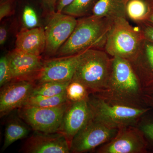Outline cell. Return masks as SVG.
<instances>
[{"mask_svg": "<svg viewBox=\"0 0 153 153\" xmlns=\"http://www.w3.org/2000/svg\"><path fill=\"white\" fill-rule=\"evenodd\" d=\"M46 47L44 29L35 27L21 31L16 36L15 50L41 56Z\"/></svg>", "mask_w": 153, "mask_h": 153, "instance_id": "obj_15", "label": "cell"}, {"mask_svg": "<svg viewBox=\"0 0 153 153\" xmlns=\"http://www.w3.org/2000/svg\"><path fill=\"white\" fill-rule=\"evenodd\" d=\"M71 102L54 108L22 107L19 117L35 131L52 133L59 132L64 114Z\"/></svg>", "mask_w": 153, "mask_h": 153, "instance_id": "obj_7", "label": "cell"}, {"mask_svg": "<svg viewBox=\"0 0 153 153\" xmlns=\"http://www.w3.org/2000/svg\"><path fill=\"white\" fill-rule=\"evenodd\" d=\"M125 2L126 4L127 2L128 1H129V0H123Z\"/></svg>", "mask_w": 153, "mask_h": 153, "instance_id": "obj_35", "label": "cell"}, {"mask_svg": "<svg viewBox=\"0 0 153 153\" xmlns=\"http://www.w3.org/2000/svg\"><path fill=\"white\" fill-rule=\"evenodd\" d=\"M81 53L45 60L36 77L38 83L48 81H71L79 63Z\"/></svg>", "mask_w": 153, "mask_h": 153, "instance_id": "obj_10", "label": "cell"}, {"mask_svg": "<svg viewBox=\"0 0 153 153\" xmlns=\"http://www.w3.org/2000/svg\"><path fill=\"white\" fill-rule=\"evenodd\" d=\"M22 152L26 153H70V143L60 132L47 133L35 131L26 141Z\"/></svg>", "mask_w": 153, "mask_h": 153, "instance_id": "obj_12", "label": "cell"}, {"mask_svg": "<svg viewBox=\"0 0 153 153\" xmlns=\"http://www.w3.org/2000/svg\"><path fill=\"white\" fill-rule=\"evenodd\" d=\"M7 36V31L5 27L1 26L0 27V44L1 46L5 43Z\"/></svg>", "mask_w": 153, "mask_h": 153, "instance_id": "obj_32", "label": "cell"}, {"mask_svg": "<svg viewBox=\"0 0 153 153\" xmlns=\"http://www.w3.org/2000/svg\"><path fill=\"white\" fill-rule=\"evenodd\" d=\"M152 10L148 0H129L126 4L127 18L138 24L146 21Z\"/></svg>", "mask_w": 153, "mask_h": 153, "instance_id": "obj_18", "label": "cell"}, {"mask_svg": "<svg viewBox=\"0 0 153 153\" xmlns=\"http://www.w3.org/2000/svg\"><path fill=\"white\" fill-rule=\"evenodd\" d=\"M70 82L48 81L38 83L34 88L31 96L53 97L60 95L66 92V88Z\"/></svg>", "mask_w": 153, "mask_h": 153, "instance_id": "obj_21", "label": "cell"}, {"mask_svg": "<svg viewBox=\"0 0 153 153\" xmlns=\"http://www.w3.org/2000/svg\"><path fill=\"white\" fill-rule=\"evenodd\" d=\"M9 82L1 88V117L12 111L20 108L32 95L36 84L32 79H16Z\"/></svg>", "mask_w": 153, "mask_h": 153, "instance_id": "obj_11", "label": "cell"}, {"mask_svg": "<svg viewBox=\"0 0 153 153\" xmlns=\"http://www.w3.org/2000/svg\"><path fill=\"white\" fill-rule=\"evenodd\" d=\"M149 3H150L151 6H152V8L153 10V0H148Z\"/></svg>", "mask_w": 153, "mask_h": 153, "instance_id": "obj_34", "label": "cell"}, {"mask_svg": "<svg viewBox=\"0 0 153 153\" xmlns=\"http://www.w3.org/2000/svg\"><path fill=\"white\" fill-rule=\"evenodd\" d=\"M143 87L153 83V44L144 40L140 52L130 61Z\"/></svg>", "mask_w": 153, "mask_h": 153, "instance_id": "obj_16", "label": "cell"}, {"mask_svg": "<svg viewBox=\"0 0 153 153\" xmlns=\"http://www.w3.org/2000/svg\"><path fill=\"white\" fill-rule=\"evenodd\" d=\"M136 126L143 136L149 153H153V109L146 113Z\"/></svg>", "mask_w": 153, "mask_h": 153, "instance_id": "obj_22", "label": "cell"}, {"mask_svg": "<svg viewBox=\"0 0 153 153\" xmlns=\"http://www.w3.org/2000/svg\"><path fill=\"white\" fill-rule=\"evenodd\" d=\"M143 86L129 60L111 57V66L106 89L97 93L109 100L129 105L147 107L143 100ZM148 107V106H147Z\"/></svg>", "mask_w": 153, "mask_h": 153, "instance_id": "obj_1", "label": "cell"}, {"mask_svg": "<svg viewBox=\"0 0 153 153\" xmlns=\"http://www.w3.org/2000/svg\"><path fill=\"white\" fill-rule=\"evenodd\" d=\"M73 0H57L56 12H61L63 8L70 4Z\"/></svg>", "mask_w": 153, "mask_h": 153, "instance_id": "obj_31", "label": "cell"}, {"mask_svg": "<svg viewBox=\"0 0 153 153\" xmlns=\"http://www.w3.org/2000/svg\"><path fill=\"white\" fill-rule=\"evenodd\" d=\"M143 100L146 106L153 109V83L143 87Z\"/></svg>", "mask_w": 153, "mask_h": 153, "instance_id": "obj_27", "label": "cell"}, {"mask_svg": "<svg viewBox=\"0 0 153 153\" xmlns=\"http://www.w3.org/2000/svg\"><path fill=\"white\" fill-rule=\"evenodd\" d=\"M7 56L13 80L32 79V76L35 75L37 77L43 66L41 56L19 52L15 49Z\"/></svg>", "mask_w": 153, "mask_h": 153, "instance_id": "obj_14", "label": "cell"}, {"mask_svg": "<svg viewBox=\"0 0 153 153\" xmlns=\"http://www.w3.org/2000/svg\"><path fill=\"white\" fill-rule=\"evenodd\" d=\"M111 66V57L104 50L92 48L81 53L71 80L85 85L91 93H101L106 89Z\"/></svg>", "mask_w": 153, "mask_h": 153, "instance_id": "obj_3", "label": "cell"}, {"mask_svg": "<svg viewBox=\"0 0 153 153\" xmlns=\"http://www.w3.org/2000/svg\"><path fill=\"white\" fill-rule=\"evenodd\" d=\"M23 23L28 29L36 27L38 25V20L37 14L33 8L30 6H26L22 16Z\"/></svg>", "mask_w": 153, "mask_h": 153, "instance_id": "obj_26", "label": "cell"}, {"mask_svg": "<svg viewBox=\"0 0 153 153\" xmlns=\"http://www.w3.org/2000/svg\"><path fill=\"white\" fill-rule=\"evenodd\" d=\"M93 117L105 124L119 129L136 126L140 118L152 108L129 106L111 101L97 93H91L88 99Z\"/></svg>", "mask_w": 153, "mask_h": 153, "instance_id": "obj_4", "label": "cell"}, {"mask_svg": "<svg viewBox=\"0 0 153 153\" xmlns=\"http://www.w3.org/2000/svg\"><path fill=\"white\" fill-rule=\"evenodd\" d=\"M43 6L50 13L56 11L57 0H41Z\"/></svg>", "mask_w": 153, "mask_h": 153, "instance_id": "obj_30", "label": "cell"}, {"mask_svg": "<svg viewBox=\"0 0 153 153\" xmlns=\"http://www.w3.org/2000/svg\"><path fill=\"white\" fill-rule=\"evenodd\" d=\"M97 153H147V145L143 134L136 126L119 129L110 141L97 148Z\"/></svg>", "mask_w": 153, "mask_h": 153, "instance_id": "obj_9", "label": "cell"}, {"mask_svg": "<svg viewBox=\"0 0 153 153\" xmlns=\"http://www.w3.org/2000/svg\"><path fill=\"white\" fill-rule=\"evenodd\" d=\"M90 94L85 85L74 80H71L66 89V96L71 102L86 99Z\"/></svg>", "mask_w": 153, "mask_h": 153, "instance_id": "obj_24", "label": "cell"}, {"mask_svg": "<svg viewBox=\"0 0 153 153\" xmlns=\"http://www.w3.org/2000/svg\"><path fill=\"white\" fill-rule=\"evenodd\" d=\"M14 0H4L0 6V20L8 16L12 13Z\"/></svg>", "mask_w": 153, "mask_h": 153, "instance_id": "obj_28", "label": "cell"}, {"mask_svg": "<svg viewBox=\"0 0 153 153\" xmlns=\"http://www.w3.org/2000/svg\"><path fill=\"white\" fill-rule=\"evenodd\" d=\"M13 80L10 63L7 55L2 56L0 59V86L4 85Z\"/></svg>", "mask_w": 153, "mask_h": 153, "instance_id": "obj_25", "label": "cell"}, {"mask_svg": "<svg viewBox=\"0 0 153 153\" xmlns=\"http://www.w3.org/2000/svg\"><path fill=\"white\" fill-rule=\"evenodd\" d=\"M88 99L70 102L64 114L59 132L65 136L70 145L75 135L93 117Z\"/></svg>", "mask_w": 153, "mask_h": 153, "instance_id": "obj_13", "label": "cell"}, {"mask_svg": "<svg viewBox=\"0 0 153 153\" xmlns=\"http://www.w3.org/2000/svg\"><path fill=\"white\" fill-rule=\"evenodd\" d=\"M146 22H148V23H149L151 25H153V10L151 12L149 16L148 17Z\"/></svg>", "mask_w": 153, "mask_h": 153, "instance_id": "obj_33", "label": "cell"}, {"mask_svg": "<svg viewBox=\"0 0 153 153\" xmlns=\"http://www.w3.org/2000/svg\"><path fill=\"white\" fill-rule=\"evenodd\" d=\"M29 132V129L18 121L10 122L7 125L5 131L2 151H4L18 140L26 137Z\"/></svg>", "mask_w": 153, "mask_h": 153, "instance_id": "obj_20", "label": "cell"}, {"mask_svg": "<svg viewBox=\"0 0 153 153\" xmlns=\"http://www.w3.org/2000/svg\"><path fill=\"white\" fill-rule=\"evenodd\" d=\"M145 40L153 44V25L145 22L139 24Z\"/></svg>", "mask_w": 153, "mask_h": 153, "instance_id": "obj_29", "label": "cell"}, {"mask_svg": "<svg viewBox=\"0 0 153 153\" xmlns=\"http://www.w3.org/2000/svg\"><path fill=\"white\" fill-rule=\"evenodd\" d=\"M98 0H73L62 10V13L76 17L85 16L95 5Z\"/></svg>", "mask_w": 153, "mask_h": 153, "instance_id": "obj_23", "label": "cell"}, {"mask_svg": "<svg viewBox=\"0 0 153 153\" xmlns=\"http://www.w3.org/2000/svg\"><path fill=\"white\" fill-rule=\"evenodd\" d=\"M70 102L66 96V92L55 96L45 97L31 96L22 107L37 108H54L60 106Z\"/></svg>", "mask_w": 153, "mask_h": 153, "instance_id": "obj_19", "label": "cell"}, {"mask_svg": "<svg viewBox=\"0 0 153 153\" xmlns=\"http://www.w3.org/2000/svg\"><path fill=\"white\" fill-rule=\"evenodd\" d=\"M126 3L123 0H98L92 9V15L114 20L127 18Z\"/></svg>", "mask_w": 153, "mask_h": 153, "instance_id": "obj_17", "label": "cell"}, {"mask_svg": "<svg viewBox=\"0 0 153 153\" xmlns=\"http://www.w3.org/2000/svg\"><path fill=\"white\" fill-rule=\"evenodd\" d=\"M118 130L119 129L110 126L93 117L72 139L70 143V153L95 151L112 140Z\"/></svg>", "mask_w": 153, "mask_h": 153, "instance_id": "obj_6", "label": "cell"}, {"mask_svg": "<svg viewBox=\"0 0 153 153\" xmlns=\"http://www.w3.org/2000/svg\"><path fill=\"white\" fill-rule=\"evenodd\" d=\"M144 40L140 27L132 26L126 18H118L111 23L104 50L111 57L131 61L140 52Z\"/></svg>", "mask_w": 153, "mask_h": 153, "instance_id": "obj_5", "label": "cell"}, {"mask_svg": "<svg viewBox=\"0 0 153 153\" xmlns=\"http://www.w3.org/2000/svg\"><path fill=\"white\" fill-rule=\"evenodd\" d=\"M44 29L46 47L45 54L54 56L67 40L76 27V18L62 12L51 13Z\"/></svg>", "mask_w": 153, "mask_h": 153, "instance_id": "obj_8", "label": "cell"}, {"mask_svg": "<svg viewBox=\"0 0 153 153\" xmlns=\"http://www.w3.org/2000/svg\"><path fill=\"white\" fill-rule=\"evenodd\" d=\"M112 21L92 15L78 19L74 31L56 55L70 56L92 48H104Z\"/></svg>", "mask_w": 153, "mask_h": 153, "instance_id": "obj_2", "label": "cell"}, {"mask_svg": "<svg viewBox=\"0 0 153 153\" xmlns=\"http://www.w3.org/2000/svg\"><path fill=\"white\" fill-rule=\"evenodd\" d=\"M1 1H4V0H1Z\"/></svg>", "mask_w": 153, "mask_h": 153, "instance_id": "obj_36", "label": "cell"}]
</instances>
